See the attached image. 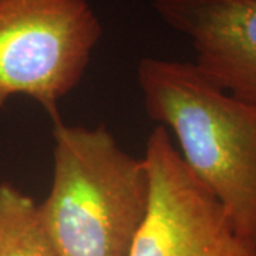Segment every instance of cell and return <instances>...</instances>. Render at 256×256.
Returning <instances> with one entry per match:
<instances>
[{
    "instance_id": "obj_2",
    "label": "cell",
    "mask_w": 256,
    "mask_h": 256,
    "mask_svg": "<svg viewBox=\"0 0 256 256\" xmlns=\"http://www.w3.org/2000/svg\"><path fill=\"white\" fill-rule=\"evenodd\" d=\"M53 180L38 214L60 256H128L146 220L151 182L144 158L106 126L53 121Z\"/></svg>"
},
{
    "instance_id": "obj_6",
    "label": "cell",
    "mask_w": 256,
    "mask_h": 256,
    "mask_svg": "<svg viewBox=\"0 0 256 256\" xmlns=\"http://www.w3.org/2000/svg\"><path fill=\"white\" fill-rule=\"evenodd\" d=\"M0 256H60L38 214V204L0 182Z\"/></svg>"
},
{
    "instance_id": "obj_3",
    "label": "cell",
    "mask_w": 256,
    "mask_h": 256,
    "mask_svg": "<svg viewBox=\"0 0 256 256\" xmlns=\"http://www.w3.org/2000/svg\"><path fill=\"white\" fill-rule=\"evenodd\" d=\"M102 36L88 0H0V108L16 96L50 118L82 82Z\"/></svg>"
},
{
    "instance_id": "obj_4",
    "label": "cell",
    "mask_w": 256,
    "mask_h": 256,
    "mask_svg": "<svg viewBox=\"0 0 256 256\" xmlns=\"http://www.w3.org/2000/svg\"><path fill=\"white\" fill-rule=\"evenodd\" d=\"M151 198L128 256H256L212 192L184 164L168 130L148 136L144 156Z\"/></svg>"
},
{
    "instance_id": "obj_5",
    "label": "cell",
    "mask_w": 256,
    "mask_h": 256,
    "mask_svg": "<svg viewBox=\"0 0 256 256\" xmlns=\"http://www.w3.org/2000/svg\"><path fill=\"white\" fill-rule=\"evenodd\" d=\"M152 8L190 40L206 78L256 104V0H152Z\"/></svg>"
},
{
    "instance_id": "obj_1",
    "label": "cell",
    "mask_w": 256,
    "mask_h": 256,
    "mask_svg": "<svg viewBox=\"0 0 256 256\" xmlns=\"http://www.w3.org/2000/svg\"><path fill=\"white\" fill-rule=\"evenodd\" d=\"M137 82L148 117L172 131L184 164L256 244V104L222 90L191 62L142 57Z\"/></svg>"
}]
</instances>
